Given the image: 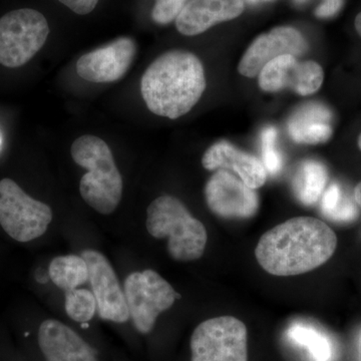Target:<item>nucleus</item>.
<instances>
[{
	"label": "nucleus",
	"mask_w": 361,
	"mask_h": 361,
	"mask_svg": "<svg viewBox=\"0 0 361 361\" xmlns=\"http://www.w3.org/2000/svg\"><path fill=\"white\" fill-rule=\"evenodd\" d=\"M307 51L308 44L302 33L291 26H279L254 39L240 61L238 71L243 77L255 78L278 56H301Z\"/></svg>",
	"instance_id": "nucleus-13"
},
{
	"label": "nucleus",
	"mask_w": 361,
	"mask_h": 361,
	"mask_svg": "<svg viewBox=\"0 0 361 361\" xmlns=\"http://www.w3.org/2000/svg\"><path fill=\"white\" fill-rule=\"evenodd\" d=\"M249 1H251V2H257L258 0H249Z\"/></svg>",
	"instance_id": "nucleus-32"
},
{
	"label": "nucleus",
	"mask_w": 361,
	"mask_h": 361,
	"mask_svg": "<svg viewBox=\"0 0 361 361\" xmlns=\"http://www.w3.org/2000/svg\"><path fill=\"white\" fill-rule=\"evenodd\" d=\"M51 220V207L28 196L13 180H0V225L9 237L32 241L47 232Z\"/></svg>",
	"instance_id": "nucleus-6"
},
{
	"label": "nucleus",
	"mask_w": 361,
	"mask_h": 361,
	"mask_svg": "<svg viewBox=\"0 0 361 361\" xmlns=\"http://www.w3.org/2000/svg\"><path fill=\"white\" fill-rule=\"evenodd\" d=\"M65 308L66 314L73 322H90L96 313V297L87 289H71L66 291Z\"/></svg>",
	"instance_id": "nucleus-22"
},
{
	"label": "nucleus",
	"mask_w": 361,
	"mask_h": 361,
	"mask_svg": "<svg viewBox=\"0 0 361 361\" xmlns=\"http://www.w3.org/2000/svg\"><path fill=\"white\" fill-rule=\"evenodd\" d=\"M324 78L322 66L313 61H299L284 54L269 61L258 75L259 87L264 92L293 90L301 96L314 94Z\"/></svg>",
	"instance_id": "nucleus-9"
},
{
	"label": "nucleus",
	"mask_w": 361,
	"mask_h": 361,
	"mask_svg": "<svg viewBox=\"0 0 361 361\" xmlns=\"http://www.w3.org/2000/svg\"><path fill=\"white\" fill-rule=\"evenodd\" d=\"M63 6L68 7L73 13L85 16L96 8L99 0H59Z\"/></svg>",
	"instance_id": "nucleus-25"
},
{
	"label": "nucleus",
	"mask_w": 361,
	"mask_h": 361,
	"mask_svg": "<svg viewBox=\"0 0 361 361\" xmlns=\"http://www.w3.org/2000/svg\"><path fill=\"white\" fill-rule=\"evenodd\" d=\"M206 85L198 56L175 49L161 54L148 66L142 75L141 92L149 111L176 120L196 106Z\"/></svg>",
	"instance_id": "nucleus-2"
},
{
	"label": "nucleus",
	"mask_w": 361,
	"mask_h": 361,
	"mask_svg": "<svg viewBox=\"0 0 361 361\" xmlns=\"http://www.w3.org/2000/svg\"><path fill=\"white\" fill-rule=\"evenodd\" d=\"M123 291L130 317L137 331L144 334L152 331L160 313L170 310L180 298L167 280L149 269L130 274Z\"/></svg>",
	"instance_id": "nucleus-8"
},
{
	"label": "nucleus",
	"mask_w": 361,
	"mask_h": 361,
	"mask_svg": "<svg viewBox=\"0 0 361 361\" xmlns=\"http://www.w3.org/2000/svg\"><path fill=\"white\" fill-rule=\"evenodd\" d=\"M327 179L326 168L320 161H303L297 169L292 185L296 198L303 205H313L322 197Z\"/></svg>",
	"instance_id": "nucleus-18"
},
{
	"label": "nucleus",
	"mask_w": 361,
	"mask_h": 361,
	"mask_svg": "<svg viewBox=\"0 0 361 361\" xmlns=\"http://www.w3.org/2000/svg\"><path fill=\"white\" fill-rule=\"evenodd\" d=\"M82 257L87 262L92 293L96 297L99 317L116 323L129 320L130 312L125 291L121 288L115 270L103 254L85 250Z\"/></svg>",
	"instance_id": "nucleus-11"
},
{
	"label": "nucleus",
	"mask_w": 361,
	"mask_h": 361,
	"mask_svg": "<svg viewBox=\"0 0 361 361\" xmlns=\"http://www.w3.org/2000/svg\"><path fill=\"white\" fill-rule=\"evenodd\" d=\"M189 0H156L152 11V20L165 25L176 20Z\"/></svg>",
	"instance_id": "nucleus-24"
},
{
	"label": "nucleus",
	"mask_w": 361,
	"mask_h": 361,
	"mask_svg": "<svg viewBox=\"0 0 361 361\" xmlns=\"http://www.w3.org/2000/svg\"><path fill=\"white\" fill-rule=\"evenodd\" d=\"M49 35L44 14L21 8L0 18V63L16 68L26 65L42 49Z\"/></svg>",
	"instance_id": "nucleus-5"
},
{
	"label": "nucleus",
	"mask_w": 361,
	"mask_h": 361,
	"mask_svg": "<svg viewBox=\"0 0 361 361\" xmlns=\"http://www.w3.org/2000/svg\"><path fill=\"white\" fill-rule=\"evenodd\" d=\"M243 0H189L178 18L176 27L182 35L195 37L243 13Z\"/></svg>",
	"instance_id": "nucleus-14"
},
{
	"label": "nucleus",
	"mask_w": 361,
	"mask_h": 361,
	"mask_svg": "<svg viewBox=\"0 0 361 361\" xmlns=\"http://www.w3.org/2000/svg\"><path fill=\"white\" fill-rule=\"evenodd\" d=\"M137 44L130 37H120L87 52L78 59L77 73L96 84H109L125 77L134 63Z\"/></svg>",
	"instance_id": "nucleus-12"
},
{
	"label": "nucleus",
	"mask_w": 361,
	"mask_h": 361,
	"mask_svg": "<svg viewBox=\"0 0 361 361\" xmlns=\"http://www.w3.org/2000/svg\"><path fill=\"white\" fill-rule=\"evenodd\" d=\"M266 1H270V0H266Z\"/></svg>",
	"instance_id": "nucleus-33"
},
{
	"label": "nucleus",
	"mask_w": 361,
	"mask_h": 361,
	"mask_svg": "<svg viewBox=\"0 0 361 361\" xmlns=\"http://www.w3.org/2000/svg\"><path fill=\"white\" fill-rule=\"evenodd\" d=\"M331 111L326 106L310 103L292 114L287 130L291 139L298 144H322L331 137Z\"/></svg>",
	"instance_id": "nucleus-17"
},
{
	"label": "nucleus",
	"mask_w": 361,
	"mask_h": 361,
	"mask_svg": "<svg viewBox=\"0 0 361 361\" xmlns=\"http://www.w3.org/2000/svg\"><path fill=\"white\" fill-rule=\"evenodd\" d=\"M308 0H294V2H295V4H305V2H307Z\"/></svg>",
	"instance_id": "nucleus-29"
},
{
	"label": "nucleus",
	"mask_w": 361,
	"mask_h": 361,
	"mask_svg": "<svg viewBox=\"0 0 361 361\" xmlns=\"http://www.w3.org/2000/svg\"><path fill=\"white\" fill-rule=\"evenodd\" d=\"M355 199L356 203L361 207V182L356 186L355 190Z\"/></svg>",
	"instance_id": "nucleus-27"
},
{
	"label": "nucleus",
	"mask_w": 361,
	"mask_h": 361,
	"mask_svg": "<svg viewBox=\"0 0 361 361\" xmlns=\"http://www.w3.org/2000/svg\"><path fill=\"white\" fill-rule=\"evenodd\" d=\"M205 198L209 209L226 219H248L258 211L256 192L225 169L207 182Z\"/></svg>",
	"instance_id": "nucleus-10"
},
{
	"label": "nucleus",
	"mask_w": 361,
	"mask_h": 361,
	"mask_svg": "<svg viewBox=\"0 0 361 361\" xmlns=\"http://www.w3.org/2000/svg\"><path fill=\"white\" fill-rule=\"evenodd\" d=\"M337 246L336 233L322 221L296 217L263 234L255 249L256 259L275 276H294L324 264Z\"/></svg>",
	"instance_id": "nucleus-1"
},
{
	"label": "nucleus",
	"mask_w": 361,
	"mask_h": 361,
	"mask_svg": "<svg viewBox=\"0 0 361 361\" xmlns=\"http://www.w3.org/2000/svg\"><path fill=\"white\" fill-rule=\"evenodd\" d=\"M82 327L87 329V327H89V324H87V322L82 323Z\"/></svg>",
	"instance_id": "nucleus-30"
},
{
	"label": "nucleus",
	"mask_w": 361,
	"mask_h": 361,
	"mask_svg": "<svg viewBox=\"0 0 361 361\" xmlns=\"http://www.w3.org/2000/svg\"><path fill=\"white\" fill-rule=\"evenodd\" d=\"M263 165L271 175L279 174L283 167V159L277 148V130L267 127L261 135Z\"/></svg>",
	"instance_id": "nucleus-23"
},
{
	"label": "nucleus",
	"mask_w": 361,
	"mask_h": 361,
	"mask_svg": "<svg viewBox=\"0 0 361 361\" xmlns=\"http://www.w3.org/2000/svg\"><path fill=\"white\" fill-rule=\"evenodd\" d=\"M206 170L230 169L238 174L240 180L251 189L262 187L267 179V173L262 161L256 157L240 151L228 142H218L207 149L202 158Z\"/></svg>",
	"instance_id": "nucleus-16"
},
{
	"label": "nucleus",
	"mask_w": 361,
	"mask_h": 361,
	"mask_svg": "<svg viewBox=\"0 0 361 361\" xmlns=\"http://www.w3.org/2000/svg\"><path fill=\"white\" fill-rule=\"evenodd\" d=\"M322 212L325 217L336 222H350L357 217V208L338 184L330 185L322 200Z\"/></svg>",
	"instance_id": "nucleus-21"
},
{
	"label": "nucleus",
	"mask_w": 361,
	"mask_h": 361,
	"mask_svg": "<svg viewBox=\"0 0 361 361\" xmlns=\"http://www.w3.org/2000/svg\"><path fill=\"white\" fill-rule=\"evenodd\" d=\"M358 147H360V149H361V134L360 135V139H358Z\"/></svg>",
	"instance_id": "nucleus-31"
},
{
	"label": "nucleus",
	"mask_w": 361,
	"mask_h": 361,
	"mask_svg": "<svg viewBox=\"0 0 361 361\" xmlns=\"http://www.w3.org/2000/svg\"><path fill=\"white\" fill-rule=\"evenodd\" d=\"M343 0H323L322 4L316 8L315 16L318 18H329L336 16L341 11Z\"/></svg>",
	"instance_id": "nucleus-26"
},
{
	"label": "nucleus",
	"mask_w": 361,
	"mask_h": 361,
	"mask_svg": "<svg viewBox=\"0 0 361 361\" xmlns=\"http://www.w3.org/2000/svg\"><path fill=\"white\" fill-rule=\"evenodd\" d=\"M191 361H248L245 324L232 316L200 323L191 337Z\"/></svg>",
	"instance_id": "nucleus-7"
},
{
	"label": "nucleus",
	"mask_w": 361,
	"mask_h": 361,
	"mask_svg": "<svg viewBox=\"0 0 361 361\" xmlns=\"http://www.w3.org/2000/svg\"><path fill=\"white\" fill-rule=\"evenodd\" d=\"M39 344L47 361H97L94 349L59 320L47 319L40 324Z\"/></svg>",
	"instance_id": "nucleus-15"
},
{
	"label": "nucleus",
	"mask_w": 361,
	"mask_h": 361,
	"mask_svg": "<svg viewBox=\"0 0 361 361\" xmlns=\"http://www.w3.org/2000/svg\"><path fill=\"white\" fill-rule=\"evenodd\" d=\"M49 274L59 288L68 291L78 288L89 280V269L82 256H59L49 264Z\"/></svg>",
	"instance_id": "nucleus-19"
},
{
	"label": "nucleus",
	"mask_w": 361,
	"mask_h": 361,
	"mask_svg": "<svg viewBox=\"0 0 361 361\" xmlns=\"http://www.w3.org/2000/svg\"><path fill=\"white\" fill-rule=\"evenodd\" d=\"M71 157L87 171L80 182V193L97 212L110 215L120 205L123 179L110 147L97 135H85L71 145Z\"/></svg>",
	"instance_id": "nucleus-3"
},
{
	"label": "nucleus",
	"mask_w": 361,
	"mask_h": 361,
	"mask_svg": "<svg viewBox=\"0 0 361 361\" xmlns=\"http://www.w3.org/2000/svg\"><path fill=\"white\" fill-rule=\"evenodd\" d=\"M146 225L155 238L168 237V252L175 260H197L205 251L208 240L205 226L176 197L165 195L152 202L147 210Z\"/></svg>",
	"instance_id": "nucleus-4"
},
{
	"label": "nucleus",
	"mask_w": 361,
	"mask_h": 361,
	"mask_svg": "<svg viewBox=\"0 0 361 361\" xmlns=\"http://www.w3.org/2000/svg\"><path fill=\"white\" fill-rule=\"evenodd\" d=\"M0 144H1V141H0Z\"/></svg>",
	"instance_id": "nucleus-34"
},
{
	"label": "nucleus",
	"mask_w": 361,
	"mask_h": 361,
	"mask_svg": "<svg viewBox=\"0 0 361 361\" xmlns=\"http://www.w3.org/2000/svg\"><path fill=\"white\" fill-rule=\"evenodd\" d=\"M292 341L307 348L314 361H330L334 355L331 341L319 330L304 323H294L288 329Z\"/></svg>",
	"instance_id": "nucleus-20"
},
{
	"label": "nucleus",
	"mask_w": 361,
	"mask_h": 361,
	"mask_svg": "<svg viewBox=\"0 0 361 361\" xmlns=\"http://www.w3.org/2000/svg\"><path fill=\"white\" fill-rule=\"evenodd\" d=\"M355 25L358 35H360L361 37V13H358V16H356Z\"/></svg>",
	"instance_id": "nucleus-28"
}]
</instances>
